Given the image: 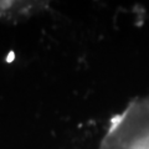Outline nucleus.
Here are the masks:
<instances>
[{
	"label": "nucleus",
	"instance_id": "nucleus-1",
	"mask_svg": "<svg viewBox=\"0 0 149 149\" xmlns=\"http://www.w3.org/2000/svg\"><path fill=\"white\" fill-rule=\"evenodd\" d=\"M100 149H149V97L133 100L109 120Z\"/></svg>",
	"mask_w": 149,
	"mask_h": 149
}]
</instances>
